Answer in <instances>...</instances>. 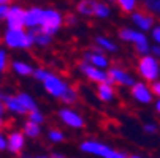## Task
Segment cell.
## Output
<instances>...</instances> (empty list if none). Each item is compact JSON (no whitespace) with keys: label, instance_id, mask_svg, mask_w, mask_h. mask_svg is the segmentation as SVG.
Segmentation results:
<instances>
[{"label":"cell","instance_id":"38","mask_svg":"<svg viewBox=\"0 0 160 158\" xmlns=\"http://www.w3.org/2000/svg\"><path fill=\"white\" fill-rule=\"evenodd\" d=\"M51 158H67L63 153H60V152H54L52 155H51Z\"/></svg>","mask_w":160,"mask_h":158},{"label":"cell","instance_id":"45","mask_svg":"<svg viewBox=\"0 0 160 158\" xmlns=\"http://www.w3.org/2000/svg\"><path fill=\"white\" fill-rule=\"evenodd\" d=\"M109 2H114V0H109Z\"/></svg>","mask_w":160,"mask_h":158},{"label":"cell","instance_id":"35","mask_svg":"<svg viewBox=\"0 0 160 158\" xmlns=\"http://www.w3.org/2000/svg\"><path fill=\"white\" fill-rule=\"evenodd\" d=\"M7 150V136H3L2 133H0V152Z\"/></svg>","mask_w":160,"mask_h":158},{"label":"cell","instance_id":"17","mask_svg":"<svg viewBox=\"0 0 160 158\" xmlns=\"http://www.w3.org/2000/svg\"><path fill=\"white\" fill-rule=\"evenodd\" d=\"M114 87L112 84H98V89H97V97L100 101L103 103H109L114 100Z\"/></svg>","mask_w":160,"mask_h":158},{"label":"cell","instance_id":"28","mask_svg":"<svg viewBox=\"0 0 160 158\" xmlns=\"http://www.w3.org/2000/svg\"><path fill=\"white\" fill-rule=\"evenodd\" d=\"M48 139L51 141V142H62L63 139H65V134L60 131V130H49V133H48Z\"/></svg>","mask_w":160,"mask_h":158},{"label":"cell","instance_id":"4","mask_svg":"<svg viewBox=\"0 0 160 158\" xmlns=\"http://www.w3.org/2000/svg\"><path fill=\"white\" fill-rule=\"evenodd\" d=\"M136 70H138V74L146 82L157 81L158 76H160V63H158V59L154 57V55H151V54L141 55V59L138 60V65H136Z\"/></svg>","mask_w":160,"mask_h":158},{"label":"cell","instance_id":"15","mask_svg":"<svg viewBox=\"0 0 160 158\" xmlns=\"http://www.w3.org/2000/svg\"><path fill=\"white\" fill-rule=\"evenodd\" d=\"M41 13H43V8H40V7H32V8L26 10V13H24V27L29 29V30L38 29L40 21H41Z\"/></svg>","mask_w":160,"mask_h":158},{"label":"cell","instance_id":"26","mask_svg":"<svg viewBox=\"0 0 160 158\" xmlns=\"http://www.w3.org/2000/svg\"><path fill=\"white\" fill-rule=\"evenodd\" d=\"M143 5L148 11H151L160 17V0H143Z\"/></svg>","mask_w":160,"mask_h":158},{"label":"cell","instance_id":"25","mask_svg":"<svg viewBox=\"0 0 160 158\" xmlns=\"http://www.w3.org/2000/svg\"><path fill=\"white\" fill-rule=\"evenodd\" d=\"M114 2H118L119 8L125 13H132L135 11L136 5H138V0H114Z\"/></svg>","mask_w":160,"mask_h":158},{"label":"cell","instance_id":"37","mask_svg":"<svg viewBox=\"0 0 160 158\" xmlns=\"http://www.w3.org/2000/svg\"><path fill=\"white\" fill-rule=\"evenodd\" d=\"M151 51H152V55H154V57H158V59H160V46H158V44L152 46Z\"/></svg>","mask_w":160,"mask_h":158},{"label":"cell","instance_id":"13","mask_svg":"<svg viewBox=\"0 0 160 158\" xmlns=\"http://www.w3.org/2000/svg\"><path fill=\"white\" fill-rule=\"evenodd\" d=\"M84 62L89 63V65H92V66H97V68H108L109 66V60L108 57L100 51V49H90L84 54Z\"/></svg>","mask_w":160,"mask_h":158},{"label":"cell","instance_id":"1","mask_svg":"<svg viewBox=\"0 0 160 158\" xmlns=\"http://www.w3.org/2000/svg\"><path fill=\"white\" fill-rule=\"evenodd\" d=\"M79 149H81V152H86L89 155H95L98 158H127L128 156L125 152L116 150V149H112V147H109L100 141H95V139L82 141Z\"/></svg>","mask_w":160,"mask_h":158},{"label":"cell","instance_id":"5","mask_svg":"<svg viewBox=\"0 0 160 158\" xmlns=\"http://www.w3.org/2000/svg\"><path fill=\"white\" fill-rule=\"evenodd\" d=\"M62 26H63V16L60 14V11H57L54 8H44L43 10L38 30L48 33V35H54L62 29Z\"/></svg>","mask_w":160,"mask_h":158},{"label":"cell","instance_id":"3","mask_svg":"<svg viewBox=\"0 0 160 158\" xmlns=\"http://www.w3.org/2000/svg\"><path fill=\"white\" fill-rule=\"evenodd\" d=\"M118 35L122 41L132 43L135 46V51L138 54H141V55L149 54L151 46H149V41H148V38L143 32L136 30V29H130V27H122V29H119Z\"/></svg>","mask_w":160,"mask_h":158},{"label":"cell","instance_id":"32","mask_svg":"<svg viewBox=\"0 0 160 158\" xmlns=\"http://www.w3.org/2000/svg\"><path fill=\"white\" fill-rule=\"evenodd\" d=\"M151 32H152V40L155 41V44H158V46H160V24L158 26H154L151 29Z\"/></svg>","mask_w":160,"mask_h":158},{"label":"cell","instance_id":"21","mask_svg":"<svg viewBox=\"0 0 160 158\" xmlns=\"http://www.w3.org/2000/svg\"><path fill=\"white\" fill-rule=\"evenodd\" d=\"M95 5H97V0H81L76 5V11L82 16H94Z\"/></svg>","mask_w":160,"mask_h":158},{"label":"cell","instance_id":"11","mask_svg":"<svg viewBox=\"0 0 160 158\" xmlns=\"http://www.w3.org/2000/svg\"><path fill=\"white\" fill-rule=\"evenodd\" d=\"M24 13L26 10L19 5L10 7L7 19H5L8 29H24Z\"/></svg>","mask_w":160,"mask_h":158},{"label":"cell","instance_id":"42","mask_svg":"<svg viewBox=\"0 0 160 158\" xmlns=\"http://www.w3.org/2000/svg\"><path fill=\"white\" fill-rule=\"evenodd\" d=\"M3 127V119H2V116H0V128Z\"/></svg>","mask_w":160,"mask_h":158},{"label":"cell","instance_id":"33","mask_svg":"<svg viewBox=\"0 0 160 158\" xmlns=\"http://www.w3.org/2000/svg\"><path fill=\"white\" fill-rule=\"evenodd\" d=\"M151 92H152L154 97H158V98H160V79H157V81L152 82V85H151Z\"/></svg>","mask_w":160,"mask_h":158},{"label":"cell","instance_id":"14","mask_svg":"<svg viewBox=\"0 0 160 158\" xmlns=\"http://www.w3.org/2000/svg\"><path fill=\"white\" fill-rule=\"evenodd\" d=\"M26 146V136L22 131H11L7 136V149L11 153H19Z\"/></svg>","mask_w":160,"mask_h":158},{"label":"cell","instance_id":"30","mask_svg":"<svg viewBox=\"0 0 160 158\" xmlns=\"http://www.w3.org/2000/svg\"><path fill=\"white\" fill-rule=\"evenodd\" d=\"M33 78L37 79V81H40V82H43L44 79H46V76L49 74V71L46 70V68H33Z\"/></svg>","mask_w":160,"mask_h":158},{"label":"cell","instance_id":"23","mask_svg":"<svg viewBox=\"0 0 160 158\" xmlns=\"http://www.w3.org/2000/svg\"><path fill=\"white\" fill-rule=\"evenodd\" d=\"M109 14H111V8L108 7V3L97 2V5H95V11H94V17L106 19V17H109Z\"/></svg>","mask_w":160,"mask_h":158},{"label":"cell","instance_id":"29","mask_svg":"<svg viewBox=\"0 0 160 158\" xmlns=\"http://www.w3.org/2000/svg\"><path fill=\"white\" fill-rule=\"evenodd\" d=\"M27 116H29V120H30V122H33V123L41 125V123L44 122V116L41 114L40 111H38V108H37V109H33V111H30Z\"/></svg>","mask_w":160,"mask_h":158},{"label":"cell","instance_id":"10","mask_svg":"<svg viewBox=\"0 0 160 158\" xmlns=\"http://www.w3.org/2000/svg\"><path fill=\"white\" fill-rule=\"evenodd\" d=\"M132 97L138 101V103H141V104H149V103H152V100H154V95H152V92H151V87L146 84V82H135L132 87Z\"/></svg>","mask_w":160,"mask_h":158},{"label":"cell","instance_id":"12","mask_svg":"<svg viewBox=\"0 0 160 158\" xmlns=\"http://www.w3.org/2000/svg\"><path fill=\"white\" fill-rule=\"evenodd\" d=\"M132 22L136 26L140 32H149L154 24V16L144 11H132Z\"/></svg>","mask_w":160,"mask_h":158},{"label":"cell","instance_id":"19","mask_svg":"<svg viewBox=\"0 0 160 158\" xmlns=\"http://www.w3.org/2000/svg\"><path fill=\"white\" fill-rule=\"evenodd\" d=\"M30 32L33 35V44H38V46L44 48V46H49L52 43V35H48V33H44L38 29H32Z\"/></svg>","mask_w":160,"mask_h":158},{"label":"cell","instance_id":"6","mask_svg":"<svg viewBox=\"0 0 160 158\" xmlns=\"http://www.w3.org/2000/svg\"><path fill=\"white\" fill-rule=\"evenodd\" d=\"M43 87H44V90H46L51 97L60 98L65 93V90L68 89V84L60 76H57V74H54V73L49 71V74L46 76V79L43 81Z\"/></svg>","mask_w":160,"mask_h":158},{"label":"cell","instance_id":"44","mask_svg":"<svg viewBox=\"0 0 160 158\" xmlns=\"http://www.w3.org/2000/svg\"><path fill=\"white\" fill-rule=\"evenodd\" d=\"M32 158H49V156H32Z\"/></svg>","mask_w":160,"mask_h":158},{"label":"cell","instance_id":"36","mask_svg":"<svg viewBox=\"0 0 160 158\" xmlns=\"http://www.w3.org/2000/svg\"><path fill=\"white\" fill-rule=\"evenodd\" d=\"M65 21H67V24H72V26H75L76 22H78L76 16H73V14H68V16L65 17Z\"/></svg>","mask_w":160,"mask_h":158},{"label":"cell","instance_id":"39","mask_svg":"<svg viewBox=\"0 0 160 158\" xmlns=\"http://www.w3.org/2000/svg\"><path fill=\"white\" fill-rule=\"evenodd\" d=\"M155 111H157L158 114H160V98H158V100L155 101Z\"/></svg>","mask_w":160,"mask_h":158},{"label":"cell","instance_id":"18","mask_svg":"<svg viewBox=\"0 0 160 158\" xmlns=\"http://www.w3.org/2000/svg\"><path fill=\"white\" fill-rule=\"evenodd\" d=\"M11 70L18 74V76H22V78H26V76H30L33 73V66L24 60H14L11 63Z\"/></svg>","mask_w":160,"mask_h":158},{"label":"cell","instance_id":"20","mask_svg":"<svg viewBox=\"0 0 160 158\" xmlns=\"http://www.w3.org/2000/svg\"><path fill=\"white\" fill-rule=\"evenodd\" d=\"M16 98H18V101L22 104V108L26 109L27 114H29L30 111L37 109V103H35V98H33L32 95H29V93H26V92H21V93H16Z\"/></svg>","mask_w":160,"mask_h":158},{"label":"cell","instance_id":"22","mask_svg":"<svg viewBox=\"0 0 160 158\" xmlns=\"http://www.w3.org/2000/svg\"><path fill=\"white\" fill-rule=\"evenodd\" d=\"M22 133H24L26 138H30V139H37L40 134H41V127L38 123H33L30 120H27L22 127Z\"/></svg>","mask_w":160,"mask_h":158},{"label":"cell","instance_id":"8","mask_svg":"<svg viewBox=\"0 0 160 158\" xmlns=\"http://www.w3.org/2000/svg\"><path fill=\"white\" fill-rule=\"evenodd\" d=\"M59 117H60V120H62L67 127L75 128V130H81V128H84V125H86L82 116L79 114L78 111L70 109V108L60 109V111H59Z\"/></svg>","mask_w":160,"mask_h":158},{"label":"cell","instance_id":"41","mask_svg":"<svg viewBox=\"0 0 160 158\" xmlns=\"http://www.w3.org/2000/svg\"><path fill=\"white\" fill-rule=\"evenodd\" d=\"M127 158H143V156H140V155H128Z\"/></svg>","mask_w":160,"mask_h":158},{"label":"cell","instance_id":"43","mask_svg":"<svg viewBox=\"0 0 160 158\" xmlns=\"http://www.w3.org/2000/svg\"><path fill=\"white\" fill-rule=\"evenodd\" d=\"M0 3H10V0H0Z\"/></svg>","mask_w":160,"mask_h":158},{"label":"cell","instance_id":"27","mask_svg":"<svg viewBox=\"0 0 160 158\" xmlns=\"http://www.w3.org/2000/svg\"><path fill=\"white\" fill-rule=\"evenodd\" d=\"M8 65H10L8 52H7V49L0 48V74H3V73L8 70Z\"/></svg>","mask_w":160,"mask_h":158},{"label":"cell","instance_id":"7","mask_svg":"<svg viewBox=\"0 0 160 158\" xmlns=\"http://www.w3.org/2000/svg\"><path fill=\"white\" fill-rule=\"evenodd\" d=\"M79 71L92 82H97V84H112L109 76H108V71L102 70V68H97V66H92L86 62H82L79 65Z\"/></svg>","mask_w":160,"mask_h":158},{"label":"cell","instance_id":"16","mask_svg":"<svg viewBox=\"0 0 160 158\" xmlns=\"http://www.w3.org/2000/svg\"><path fill=\"white\" fill-rule=\"evenodd\" d=\"M95 44H97V49H100L102 52H118V44L114 43L111 38L103 36V35H97L95 36Z\"/></svg>","mask_w":160,"mask_h":158},{"label":"cell","instance_id":"34","mask_svg":"<svg viewBox=\"0 0 160 158\" xmlns=\"http://www.w3.org/2000/svg\"><path fill=\"white\" fill-rule=\"evenodd\" d=\"M8 10H10V5L8 3H0V21H5L7 19Z\"/></svg>","mask_w":160,"mask_h":158},{"label":"cell","instance_id":"40","mask_svg":"<svg viewBox=\"0 0 160 158\" xmlns=\"http://www.w3.org/2000/svg\"><path fill=\"white\" fill-rule=\"evenodd\" d=\"M3 112H5V106H3L2 101H0V116H3Z\"/></svg>","mask_w":160,"mask_h":158},{"label":"cell","instance_id":"9","mask_svg":"<svg viewBox=\"0 0 160 158\" xmlns=\"http://www.w3.org/2000/svg\"><path fill=\"white\" fill-rule=\"evenodd\" d=\"M108 76H109L112 84H118V85H122V87H132L136 82L135 78L128 71L121 68V66H112V68H109Z\"/></svg>","mask_w":160,"mask_h":158},{"label":"cell","instance_id":"46","mask_svg":"<svg viewBox=\"0 0 160 158\" xmlns=\"http://www.w3.org/2000/svg\"><path fill=\"white\" fill-rule=\"evenodd\" d=\"M75 158H76V156H75Z\"/></svg>","mask_w":160,"mask_h":158},{"label":"cell","instance_id":"2","mask_svg":"<svg viewBox=\"0 0 160 158\" xmlns=\"http://www.w3.org/2000/svg\"><path fill=\"white\" fill-rule=\"evenodd\" d=\"M3 43L10 49H29L33 46V35L24 29H7L3 33Z\"/></svg>","mask_w":160,"mask_h":158},{"label":"cell","instance_id":"24","mask_svg":"<svg viewBox=\"0 0 160 158\" xmlns=\"http://www.w3.org/2000/svg\"><path fill=\"white\" fill-rule=\"evenodd\" d=\"M60 100L65 104H75L78 101V92H76V89H73L72 85H68V89L65 90V93L60 97Z\"/></svg>","mask_w":160,"mask_h":158},{"label":"cell","instance_id":"31","mask_svg":"<svg viewBox=\"0 0 160 158\" xmlns=\"http://www.w3.org/2000/svg\"><path fill=\"white\" fill-rule=\"evenodd\" d=\"M143 130H144L146 134H155L158 131V125L154 123V122H148V123L143 125Z\"/></svg>","mask_w":160,"mask_h":158}]
</instances>
